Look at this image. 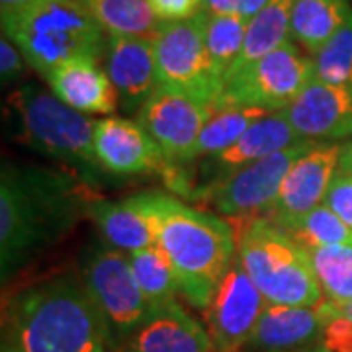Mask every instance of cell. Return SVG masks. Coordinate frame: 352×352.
<instances>
[{"mask_svg": "<svg viewBox=\"0 0 352 352\" xmlns=\"http://www.w3.org/2000/svg\"><path fill=\"white\" fill-rule=\"evenodd\" d=\"M96 200L69 170L4 164L0 176V268L6 282L67 237Z\"/></svg>", "mask_w": 352, "mask_h": 352, "instance_id": "obj_1", "label": "cell"}, {"mask_svg": "<svg viewBox=\"0 0 352 352\" xmlns=\"http://www.w3.org/2000/svg\"><path fill=\"white\" fill-rule=\"evenodd\" d=\"M116 335L82 280L55 276L16 294L2 315V352H110Z\"/></svg>", "mask_w": 352, "mask_h": 352, "instance_id": "obj_2", "label": "cell"}, {"mask_svg": "<svg viewBox=\"0 0 352 352\" xmlns=\"http://www.w3.org/2000/svg\"><path fill=\"white\" fill-rule=\"evenodd\" d=\"M129 198L153 221L157 245L178 274L180 294L204 311L237 256V231L221 217L163 192Z\"/></svg>", "mask_w": 352, "mask_h": 352, "instance_id": "obj_3", "label": "cell"}, {"mask_svg": "<svg viewBox=\"0 0 352 352\" xmlns=\"http://www.w3.org/2000/svg\"><path fill=\"white\" fill-rule=\"evenodd\" d=\"M18 138L30 149L55 159L90 188L100 186L106 173L94 153L96 122L76 112L55 94L30 82L8 96Z\"/></svg>", "mask_w": 352, "mask_h": 352, "instance_id": "obj_4", "label": "cell"}, {"mask_svg": "<svg viewBox=\"0 0 352 352\" xmlns=\"http://www.w3.org/2000/svg\"><path fill=\"white\" fill-rule=\"evenodd\" d=\"M2 34L43 76L78 57L102 63L108 43L102 25L78 0H38L2 18Z\"/></svg>", "mask_w": 352, "mask_h": 352, "instance_id": "obj_5", "label": "cell"}, {"mask_svg": "<svg viewBox=\"0 0 352 352\" xmlns=\"http://www.w3.org/2000/svg\"><path fill=\"white\" fill-rule=\"evenodd\" d=\"M237 261L268 303L314 307L323 300L309 252L266 217L237 231Z\"/></svg>", "mask_w": 352, "mask_h": 352, "instance_id": "obj_6", "label": "cell"}, {"mask_svg": "<svg viewBox=\"0 0 352 352\" xmlns=\"http://www.w3.org/2000/svg\"><path fill=\"white\" fill-rule=\"evenodd\" d=\"M204 22L206 10L190 20L164 22L153 38V51L157 87L188 96L212 112L223 92V80L208 57Z\"/></svg>", "mask_w": 352, "mask_h": 352, "instance_id": "obj_7", "label": "cell"}, {"mask_svg": "<svg viewBox=\"0 0 352 352\" xmlns=\"http://www.w3.org/2000/svg\"><path fill=\"white\" fill-rule=\"evenodd\" d=\"M311 80L314 59L305 57L294 41H288L229 76L215 108L237 104L270 113L282 112L296 102Z\"/></svg>", "mask_w": 352, "mask_h": 352, "instance_id": "obj_8", "label": "cell"}, {"mask_svg": "<svg viewBox=\"0 0 352 352\" xmlns=\"http://www.w3.org/2000/svg\"><path fill=\"white\" fill-rule=\"evenodd\" d=\"M80 280L120 339H127L151 315V303L139 286L127 252L106 243L90 247L80 264Z\"/></svg>", "mask_w": 352, "mask_h": 352, "instance_id": "obj_9", "label": "cell"}, {"mask_svg": "<svg viewBox=\"0 0 352 352\" xmlns=\"http://www.w3.org/2000/svg\"><path fill=\"white\" fill-rule=\"evenodd\" d=\"M315 141H303L286 151L270 155L256 163L247 164L237 173L194 194L192 200L214 206L215 212L231 219H256L268 214L278 198L280 186L289 166L302 157Z\"/></svg>", "mask_w": 352, "mask_h": 352, "instance_id": "obj_10", "label": "cell"}, {"mask_svg": "<svg viewBox=\"0 0 352 352\" xmlns=\"http://www.w3.org/2000/svg\"><path fill=\"white\" fill-rule=\"evenodd\" d=\"M266 305V298L235 256L208 307L204 309L206 327L214 340L215 351L243 352Z\"/></svg>", "mask_w": 352, "mask_h": 352, "instance_id": "obj_11", "label": "cell"}, {"mask_svg": "<svg viewBox=\"0 0 352 352\" xmlns=\"http://www.w3.org/2000/svg\"><path fill=\"white\" fill-rule=\"evenodd\" d=\"M212 112L188 96L157 87L139 108L138 122L163 151L166 163L190 164Z\"/></svg>", "mask_w": 352, "mask_h": 352, "instance_id": "obj_12", "label": "cell"}, {"mask_svg": "<svg viewBox=\"0 0 352 352\" xmlns=\"http://www.w3.org/2000/svg\"><path fill=\"white\" fill-rule=\"evenodd\" d=\"M340 151L342 145L339 143H315L298 157L284 176L278 198L268 210L266 219L286 229L321 206L339 170Z\"/></svg>", "mask_w": 352, "mask_h": 352, "instance_id": "obj_13", "label": "cell"}, {"mask_svg": "<svg viewBox=\"0 0 352 352\" xmlns=\"http://www.w3.org/2000/svg\"><path fill=\"white\" fill-rule=\"evenodd\" d=\"M303 141H307V139H303L294 129L284 110L266 113L243 133V138L237 143L227 147L226 151L204 159L200 166L201 180L198 182L194 194L223 180L233 173H237L247 164L256 163V161L266 159L270 155H276L280 151H286ZM194 194H192V198H194Z\"/></svg>", "mask_w": 352, "mask_h": 352, "instance_id": "obj_14", "label": "cell"}, {"mask_svg": "<svg viewBox=\"0 0 352 352\" xmlns=\"http://www.w3.org/2000/svg\"><path fill=\"white\" fill-rule=\"evenodd\" d=\"M96 161L106 175L138 176L163 173L166 166L163 151L141 127L127 118H104L94 129Z\"/></svg>", "mask_w": 352, "mask_h": 352, "instance_id": "obj_15", "label": "cell"}, {"mask_svg": "<svg viewBox=\"0 0 352 352\" xmlns=\"http://www.w3.org/2000/svg\"><path fill=\"white\" fill-rule=\"evenodd\" d=\"M284 113L307 141L333 143L352 138V82L335 87L314 78Z\"/></svg>", "mask_w": 352, "mask_h": 352, "instance_id": "obj_16", "label": "cell"}, {"mask_svg": "<svg viewBox=\"0 0 352 352\" xmlns=\"http://www.w3.org/2000/svg\"><path fill=\"white\" fill-rule=\"evenodd\" d=\"M329 319L323 300L314 307L268 303L243 352H296L321 344Z\"/></svg>", "mask_w": 352, "mask_h": 352, "instance_id": "obj_17", "label": "cell"}, {"mask_svg": "<svg viewBox=\"0 0 352 352\" xmlns=\"http://www.w3.org/2000/svg\"><path fill=\"white\" fill-rule=\"evenodd\" d=\"M102 65L118 92L120 106L126 112H139L157 88L153 38L108 36Z\"/></svg>", "mask_w": 352, "mask_h": 352, "instance_id": "obj_18", "label": "cell"}, {"mask_svg": "<svg viewBox=\"0 0 352 352\" xmlns=\"http://www.w3.org/2000/svg\"><path fill=\"white\" fill-rule=\"evenodd\" d=\"M122 352H217L208 329L180 303L159 305L126 339Z\"/></svg>", "mask_w": 352, "mask_h": 352, "instance_id": "obj_19", "label": "cell"}, {"mask_svg": "<svg viewBox=\"0 0 352 352\" xmlns=\"http://www.w3.org/2000/svg\"><path fill=\"white\" fill-rule=\"evenodd\" d=\"M51 92L82 113H112L120 98L100 61L78 57L59 65L45 76Z\"/></svg>", "mask_w": 352, "mask_h": 352, "instance_id": "obj_20", "label": "cell"}, {"mask_svg": "<svg viewBox=\"0 0 352 352\" xmlns=\"http://www.w3.org/2000/svg\"><path fill=\"white\" fill-rule=\"evenodd\" d=\"M90 217L98 227L106 245L124 252L143 251L157 245L153 221L139 210L131 198L124 201L96 200L90 206Z\"/></svg>", "mask_w": 352, "mask_h": 352, "instance_id": "obj_21", "label": "cell"}, {"mask_svg": "<svg viewBox=\"0 0 352 352\" xmlns=\"http://www.w3.org/2000/svg\"><path fill=\"white\" fill-rule=\"evenodd\" d=\"M349 0H294L292 39L315 55L351 14Z\"/></svg>", "mask_w": 352, "mask_h": 352, "instance_id": "obj_22", "label": "cell"}, {"mask_svg": "<svg viewBox=\"0 0 352 352\" xmlns=\"http://www.w3.org/2000/svg\"><path fill=\"white\" fill-rule=\"evenodd\" d=\"M292 8L294 0H268L264 4L263 10L249 22L243 51L227 78L266 53L288 43L292 38Z\"/></svg>", "mask_w": 352, "mask_h": 352, "instance_id": "obj_23", "label": "cell"}, {"mask_svg": "<svg viewBox=\"0 0 352 352\" xmlns=\"http://www.w3.org/2000/svg\"><path fill=\"white\" fill-rule=\"evenodd\" d=\"M108 36L155 38L164 22L153 12L149 0H78Z\"/></svg>", "mask_w": 352, "mask_h": 352, "instance_id": "obj_24", "label": "cell"}, {"mask_svg": "<svg viewBox=\"0 0 352 352\" xmlns=\"http://www.w3.org/2000/svg\"><path fill=\"white\" fill-rule=\"evenodd\" d=\"M266 113L270 112L261 110V108L237 106V104H226V106L214 108L208 124L201 131L198 147H196V153H194V161L201 159V157L206 159V157H212V155L226 151L227 147L237 143L243 138V133L254 122L264 118Z\"/></svg>", "mask_w": 352, "mask_h": 352, "instance_id": "obj_25", "label": "cell"}, {"mask_svg": "<svg viewBox=\"0 0 352 352\" xmlns=\"http://www.w3.org/2000/svg\"><path fill=\"white\" fill-rule=\"evenodd\" d=\"M249 22L251 20L241 18V16L212 14L206 10L204 43H206V51L214 65L215 73L221 76L223 85L243 51Z\"/></svg>", "mask_w": 352, "mask_h": 352, "instance_id": "obj_26", "label": "cell"}, {"mask_svg": "<svg viewBox=\"0 0 352 352\" xmlns=\"http://www.w3.org/2000/svg\"><path fill=\"white\" fill-rule=\"evenodd\" d=\"M127 258L153 309L175 302L176 294L180 292V280L173 263L159 245L147 247L143 251L127 252Z\"/></svg>", "mask_w": 352, "mask_h": 352, "instance_id": "obj_27", "label": "cell"}, {"mask_svg": "<svg viewBox=\"0 0 352 352\" xmlns=\"http://www.w3.org/2000/svg\"><path fill=\"white\" fill-rule=\"evenodd\" d=\"M307 252L323 300L333 303L352 302V243Z\"/></svg>", "mask_w": 352, "mask_h": 352, "instance_id": "obj_28", "label": "cell"}, {"mask_svg": "<svg viewBox=\"0 0 352 352\" xmlns=\"http://www.w3.org/2000/svg\"><path fill=\"white\" fill-rule=\"evenodd\" d=\"M284 231L298 241L305 251L352 243V227L346 226L325 204L317 206Z\"/></svg>", "mask_w": 352, "mask_h": 352, "instance_id": "obj_29", "label": "cell"}, {"mask_svg": "<svg viewBox=\"0 0 352 352\" xmlns=\"http://www.w3.org/2000/svg\"><path fill=\"white\" fill-rule=\"evenodd\" d=\"M314 78L325 85L352 82V10L327 43L311 55Z\"/></svg>", "mask_w": 352, "mask_h": 352, "instance_id": "obj_30", "label": "cell"}, {"mask_svg": "<svg viewBox=\"0 0 352 352\" xmlns=\"http://www.w3.org/2000/svg\"><path fill=\"white\" fill-rule=\"evenodd\" d=\"M323 204L352 227V173L339 168L327 190Z\"/></svg>", "mask_w": 352, "mask_h": 352, "instance_id": "obj_31", "label": "cell"}, {"mask_svg": "<svg viewBox=\"0 0 352 352\" xmlns=\"http://www.w3.org/2000/svg\"><path fill=\"white\" fill-rule=\"evenodd\" d=\"M323 303L331 315L323 335V344L331 352H352V321L344 315L337 314L327 300H323Z\"/></svg>", "mask_w": 352, "mask_h": 352, "instance_id": "obj_32", "label": "cell"}, {"mask_svg": "<svg viewBox=\"0 0 352 352\" xmlns=\"http://www.w3.org/2000/svg\"><path fill=\"white\" fill-rule=\"evenodd\" d=\"M149 4L161 22L190 20L204 10V0H149Z\"/></svg>", "mask_w": 352, "mask_h": 352, "instance_id": "obj_33", "label": "cell"}, {"mask_svg": "<svg viewBox=\"0 0 352 352\" xmlns=\"http://www.w3.org/2000/svg\"><path fill=\"white\" fill-rule=\"evenodd\" d=\"M28 69V61L22 55V51L14 45L6 36H2L0 41V76H2V85H10L14 80L22 78Z\"/></svg>", "mask_w": 352, "mask_h": 352, "instance_id": "obj_34", "label": "cell"}, {"mask_svg": "<svg viewBox=\"0 0 352 352\" xmlns=\"http://www.w3.org/2000/svg\"><path fill=\"white\" fill-rule=\"evenodd\" d=\"M268 0H204V10L212 14H229L252 20Z\"/></svg>", "mask_w": 352, "mask_h": 352, "instance_id": "obj_35", "label": "cell"}, {"mask_svg": "<svg viewBox=\"0 0 352 352\" xmlns=\"http://www.w3.org/2000/svg\"><path fill=\"white\" fill-rule=\"evenodd\" d=\"M34 2H38V0H0V14H2V18H8V16L28 8Z\"/></svg>", "mask_w": 352, "mask_h": 352, "instance_id": "obj_36", "label": "cell"}, {"mask_svg": "<svg viewBox=\"0 0 352 352\" xmlns=\"http://www.w3.org/2000/svg\"><path fill=\"white\" fill-rule=\"evenodd\" d=\"M339 168L352 173V141H351V143H346V145H342V151H340Z\"/></svg>", "mask_w": 352, "mask_h": 352, "instance_id": "obj_37", "label": "cell"}, {"mask_svg": "<svg viewBox=\"0 0 352 352\" xmlns=\"http://www.w3.org/2000/svg\"><path fill=\"white\" fill-rule=\"evenodd\" d=\"M331 303V307L337 311V314L340 315H344L346 319H351L352 321V302H346V303H333V302H329Z\"/></svg>", "mask_w": 352, "mask_h": 352, "instance_id": "obj_38", "label": "cell"}, {"mask_svg": "<svg viewBox=\"0 0 352 352\" xmlns=\"http://www.w3.org/2000/svg\"><path fill=\"white\" fill-rule=\"evenodd\" d=\"M296 352H331V351H329L327 346L321 342V344H315V346H309V349H303V351H296Z\"/></svg>", "mask_w": 352, "mask_h": 352, "instance_id": "obj_39", "label": "cell"}]
</instances>
